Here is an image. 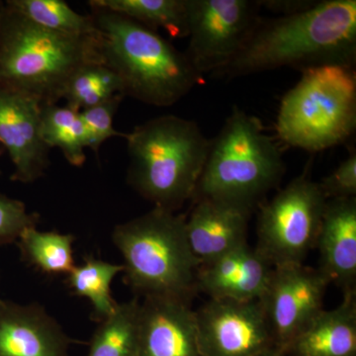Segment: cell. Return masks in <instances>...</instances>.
I'll list each match as a JSON object with an SVG mask.
<instances>
[{"label": "cell", "instance_id": "6da1fadb", "mask_svg": "<svg viewBox=\"0 0 356 356\" xmlns=\"http://www.w3.org/2000/svg\"><path fill=\"white\" fill-rule=\"evenodd\" d=\"M356 0H322L304 13L261 19L235 58L216 76L327 65L355 67Z\"/></svg>", "mask_w": 356, "mask_h": 356}, {"label": "cell", "instance_id": "7a4b0ae2", "mask_svg": "<svg viewBox=\"0 0 356 356\" xmlns=\"http://www.w3.org/2000/svg\"><path fill=\"white\" fill-rule=\"evenodd\" d=\"M88 6L102 62L120 79L125 97L168 107L199 83L201 76L185 53L158 32L122 14Z\"/></svg>", "mask_w": 356, "mask_h": 356}, {"label": "cell", "instance_id": "3957f363", "mask_svg": "<svg viewBox=\"0 0 356 356\" xmlns=\"http://www.w3.org/2000/svg\"><path fill=\"white\" fill-rule=\"evenodd\" d=\"M127 182L154 207L175 212L193 198L211 140L196 122L165 115L126 134Z\"/></svg>", "mask_w": 356, "mask_h": 356}, {"label": "cell", "instance_id": "277c9868", "mask_svg": "<svg viewBox=\"0 0 356 356\" xmlns=\"http://www.w3.org/2000/svg\"><path fill=\"white\" fill-rule=\"evenodd\" d=\"M184 215L154 207L117 225L112 242L124 259V283L137 296L191 302L200 262L192 252Z\"/></svg>", "mask_w": 356, "mask_h": 356}, {"label": "cell", "instance_id": "5b68a950", "mask_svg": "<svg viewBox=\"0 0 356 356\" xmlns=\"http://www.w3.org/2000/svg\"><path fill=\"white\" fill-rule=\"evenodd\" d=\"M102 62L97 34L74 37L35 24L7 7L0 26V88L38 98L63 99L70 76L89 63Z\"/></svg>", "mask_w": 356, "mask_h": 356}, {"label": "cell", "instance_id": "8992f818", "mask_svg": "<svg viewBox=\"0 0 356 356\" xmlns=\"http://www.w3.org/2000/svg\"><path fill=\"white\" fill-rule=\"evenodd\" d=\"M285 163L261 121L234 107L209 152L193 200L212 199L254 211L280 184Z\"/></svg>", "mask_w": 356, "mask_h": 356}, {"label": "cell", "instance_id": "52a82bcc", "mask_svg": "<svg viewBox=\"0 0 356 356\" xmlns=\"http://www.w3.org/2000/svg\"><path fill=\"white\" fill-rule=\"evenodd\" d=\"M355 128V69L341 65L302 70L281 100L276 121L283 143L311 153L343 144Z\"/></svg>", "mask_w": 356, "mask_h": 356}, {"label": "cell", "instance_id": "ba28073f", "mask_svg": "<svg viewBox=\"0 0 356 356\" xmlns=\"http://www.w3.org/2000/svg\"><path fill=\"white\" fill-rule=\"evenodd\" d=\"M327 200L307 173L295 177L261 205L255 248L273 267L304 264L316 248Z\"/></svg>", "mask_w": 356, "mask_h": 356}, {"label": "cell", "instance_id": "9c48e42d", "mask_svg": "<svg viewBox=\"0 0 356 356\" xmlns=\"http://www.w3.org/2000/svg\"><path fill=\"white\" fill-rule=\"evenodd\" d=\"M186 6L185 55L201 76L224 70L261 19L257 0H186Z\"/></svg>", "mask_w": 356, "mask_h": 356}, {"label": "cell", "instance_id": "30bf717a", "mask_svg": "<svg viewBox=\"0 0 356 356\" xmlns=\"http://www.w3.org/2000/svg\"><path fill=\"white\" fill-rule=\"evenodd\" d=\"M329 280L304 264L273 267L261 301L274 344L285 351L324 310Z\"/></svg>", "mask_w": 356, "mask_h": 356}, {"label": "cell", "instance_id": "8fae6325", "mask_svg": "<svg viewBox=\"0 0 356 356\" xmlns=\"http://www.w3.org/2000/svg\"><path fill=\"white\" fill-rule=\"evenodd\" d=\"M195 314L203 356H255L275 346L259 300L209 299Z\"/></svg>", "mask_w": 356, "mask_h": 356}, {"label": "cell", "instance_id": "7c38bea8", "mask_svg": "<svg viewBox=\"0 0 356 356\" xmlns=\"http://www.w3.org/2000/svg\"><path fill=\"white\" fill-rule=\"evenodd\" d=\"M41 105L34 96L0 88V144L13 163V181L33 184L50 165L51 149L41 134Z\"/></svg>", "mask_w": 356, "mask_h": 356}, {"label": "cell", "instance_id": "4fadbf2b", "mask_svg": "<svg viewBox=\"0 0 356 356\" xmlns=\"http://www.w3.org/2000/svg\"><path fill=\"white\" fill-rule=\"evenodd\" d=\"M139 356H203L191 302L144 298L140 304Z\"/></svg>", "mask_w": 356, "mask_h": 356}, {"label": "cell", "instance_id": "5bb4252c", "mask_svg": "<svg viewBox=\"0 0 356 356\" xmlns=\"http://www.w3.org/2000/svg\"><path fill=\"white\" fill-rule=\"evenodd\" d=\"M72 343L44 306L0 298V356H70Z\"/></svg>", "mask_w": 356, "mask_h": 356}, {"label": "cell", "instance_id": "9a60e30c", "mask_svg": "<svg viewBox=\"0 0 356 356\" xmlns=\"http://www.w3.org/2000/svg\"><path fill=\"white\" fill-rule=\"evenodd\" d=\"M252 211L212 199L194 200L185 220L187 238L200 266L210 264L248 243Z\"/></svg>", "mask_w": 356, "mask_h": 356}, {"label": "cell", "instance_id": "2e32d148", "mask_svg": "<svg viewBox=\"0 0 356 356\" xmlns=\"http://www.w3.org/2000/svg\"><path fill=\"white\" fill-rule=\"evenodd\" d=\"M273 266L248 243L199 266L197 291L210 299L254 301L266 291Z\"/></svg>", "mask_w": 356, "mask_h": 356}, {"label": "cell", "instance_id": "e0dca14e", "mask_svg": "<svg viewBox=\"0 0 356 356\" xmlns=\"http://www.w3.org/2000/svg\"><path fill=\"white\" fill-rule=\"evenodd\" d=\"M316 248L321 271L344 295L355 294L356 197L325 203Z\"/></svg>", "mask_w": 356, "mask_h": 356}, {"label": "cell", "instance_id": "ac0fdd59", "mask_svg": "<svg viewBox=\"0 0 356 356\" xmlns=\"http://www.w3.org/2000/svg\"><path fill=\"white\" fill-rule=\"evenodd\" d=\"M295 356H356L355 294L344 295L332 310H323L292 343Z\"/></svg>", "mask_w": 356, "mask_h": 356}, {"label": "cell", "instance_id": "d6986e66", "mask_svg": "<svg viewBox=\"0 0 356 356\" xmlns=\"http://www.w3.org/2000/svg\"><path fill=\"white\" fill-rule=\"evenodd\" d=\"M123 270V264H110L88 254L83 257V264L74 266L67 274L65 282L74 296L90 302V318L98 324L108 318L118 305L112 297L111 284Z\"/></svg>", "mask_w": 356, "mask_h": 356}, {"label": "cell", "instance_id": "ffe728a7", "mask_svg": "<svg viewBox=\"0 0 356 356\" xmlns=\"http://www.w3.org/2000/svg\"><path fill=\"white\" fill-rule=\"evenodd\" d=\"M76 236L60 232H41L37 227L24 229L16 245L21 261L49 276L67 275L76 266L74 243Z\"/></svg>", "mask_w": 356, "mask_h": 356}, {"label": "cell", "instance_id": "44dd1931", "mask_svg": "<svg viewBox=\"0 0 356 356\" xmlns=\"http://www.w3.org/2000/svg\"><path fill=\"white\" fill-rule=\"evenodd\" d=\"M89 4L122 14L156 32L165 30L172 38H187L186 0H90Z\"/></svg>", "mask_w": 356, "mask_h": 356}, {"label": "cell", "instance_id": "7402d4cb", "mask_svg": "<svg viewBox=\"0 0 356 356\" xmlns=\"http://www.w3.org/2000/svg\"><path fill=\"white\" fill-rule=\"evenodd\" d=\"M140 304L137 297L118 303L108 318L98 323L88 356H139Z\"/></svg>", "mask_w": 356, "mask_h": 356}, {"label": "cell", "instance_id": "603a6c76", "mask_svg": "<svg viewBox=\"0 0 356 356\" xmlns=\"http://www.w3.org/2000/svg\"><path fill=\"white\" fill-rule=\"evenodd\" d=\"M41 134L47 146L60 149L70 165H84L88 137L81 112L58 103L42 104Z\"/></svg>", "mask_w": 356, "mask_h": 356}, {"label": "cell", "instance_id": "cb8c5ba5", "mask_svg": "<svg viewBox=\"0 0 356 356\" xmlns=\"http://www.w3.org/2000/svg\"><path fill=\"white\" fill-rule=\"evenodd\" d=\"M6 4L35 24L51 31L74 37L97 34L90 13L83 15L76 13L63 0H7Z\"/></svg>", "mask_w": 356, "mask_h": 356}, {"label": "cell", "instance_id": "d4e9b609", "mask_svg": "<svg viewBox=\"0 0 356 356\" xmlns=\"http://www.w3.org/2000/svg\"><path fill=\"white\" fill-rule=\"evenodd\" d=\"M119 93L124 95L118 76L104 63L95 62L83 65L70 76L63 99L67 106L81 112Z\"/></svg>", "mask_w": 356, "mask_h": 356}, {"label": "cell", "instance_id": "484cf974", "mask_svg": "<svg viewBox=\"0 0 356 356\" xmlns=\"http://www.w3.org/2000/svg\"><path fill=\"white\" fill-rule=\"evenodd\" d=\"M124 97L125 96L119 93L106 102L81 111V120L88 137V147L92 149L96 156L105 140L113 137L126 138V134L119 132L113 127L115 114Z\"/></svg>", "mask_w": 356, "mask_h": 356}, {"label": "cell", "instance_id": "4316f807", "mask_svg": "<svg viewBox=\"0 0 356 356\" xmlns=\"http://www.w3.org/2000/svg\"><path fill=\"white\" fill-rule=\"evenodd\" d=\"M39 221V214L28 212L22 201L0 193V248L17 242L24 229Z\"/></svg>", "mask_w": 356, "mask_h": 356}, {"label": "cell", "instance_id": "83f0119b", "mask_svg": "<svg viewBox=\"0 0 356 356\" xmlns=\"http://www.w3.org/2000/svg\"><path fill=\"white\" fill-rule=\"evenodd\" d=\"M325 197L348 199L356 197V153L351 151L331 175L318 182Z\"/></svg>", "mask_w": 356, "mask_h": 356}, {"label": "cell", "instance_id": "f1b7e54d", "mask_svg": "<svg viewBox=\"0 0 356 356\" xmlns=\"http://www.w3.org/2000/svg\"><path fill=\"white\" fill-rule=\"evenodd\" d=\"M259 6L267 10L280 14V16L294 15L304 13L315 6L318 1L314 0H257Z\"/></svg>", "mask_w": 356, "mask_h": 356}, {"label": "cell", "instance_id": "f546056e", "mask_svg": "<svg viewBox=\"0 0 356 356\" xmlns=\"http://www.w3.org/2000/svg\"><path fill=\"white\" fill-rule=\"evenodd\" d=\"M287 353L277 346H273V348H268V350L262 351L255 356H286Z\"/></svg>", "mask_w": 356, "mask_h": 356}, {"label": "cell", "instance_id": "4dcf8cb0", "mask_svg": "<svg viewBox=\"0 0 356 356\" xmlns=\"http://www.w3.org/2000/svg\"><path fill=\"white\" fill-rule=\"evenodd\" d=\"M4 11H6V1H1V0H0V26H1Z\"/></svg>", "mask_w": 356, "mask_h": 356}]
</instances>
